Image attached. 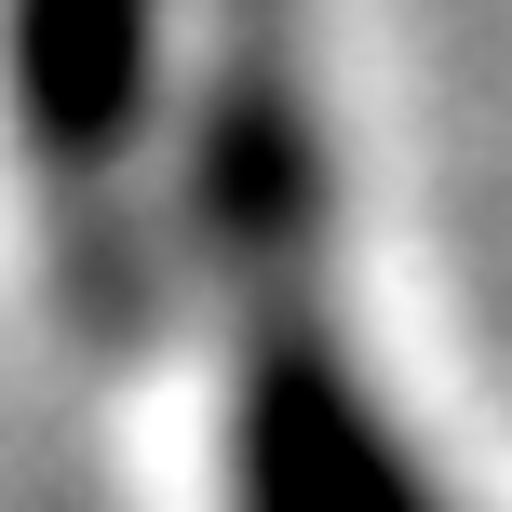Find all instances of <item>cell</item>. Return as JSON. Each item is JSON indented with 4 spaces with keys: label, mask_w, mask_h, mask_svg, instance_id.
Here are the masks:
<instances>
[{
    "label": "cell",
    "mask_w": 512,
    "mask_h": 512,
    "mask_svg": "<svg viewBox=\"0 0 512 512\" xmlns=\"http://www.w3.org/2000/svg\"><path fill=\"white\" fill-rule=\"evenodd\" d=\"M230 512H432L418 445L337 364L310 297H270V324L230 378Z\"/></svg>",
    "instance_id": "1"
},
{
    "label": "cell",
    "mask_w": 512,
    "mask_h": 512,
    "mask_svg": "<svg viewBox=\"0 0 512 512\" xmlns=\"http://www.w3.org/2000/svg\"><path fill=\"white\" fill-rule=\"evenodd\" d=\"M324 230V149H310V68L270 14L243 27V54L203 95V243L243 270H297Z\"/></svg>",
    "instance_id": "3"
},
{
    "label": "cell",
    "mask_w": 512,
    "mask_h": 512,
    "mask_svg": "<svg viewBox=\"0 0 512 512\" xmlns=\"http://www.w3.org/2000/svg\"><path fill=\"white\" fill-rule=\"evenodd\" d=\"M0 95L41 176L95 189L162 108V0H0Z\"/></svg>",
    "instance_id": "2"
}]
</instances>
